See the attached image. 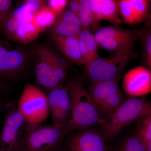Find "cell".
Here are the masks:
<instances>
[{
    "label": "cell",
    "instance_id": "cell-2",
    "mask_svg": "<svg viewBox=\"0 0 151 151\" xmlns=\"http://www.w3.org/2000/svg\"><path fill=\"white\" fill-rule=\"evenodd\" d=\"M151 114V103L139 98L126 100L115 112L103 118L100 125L105 139L119 134L122 130L139 118Z\"/></svg>",
    "mask_w": 151,
    "mask_h": 151
},
{
    "label": "cell",
    "instance_id": "cell-24",
    "mask_svg": "<svg viewBox=\"0 0 151 151\" xmlns=\"http://www.w3.org/2000/svg\"><path fill=\"white\" fill-rule=\"evenodd\" d=\"M116 151H147L145 143L139 134L128 138Z\"/></svg>",
    "mask_w": 151,
    "mask_h": 151
},
{
    "label": "cell",
    "instance_id": "cell-5",
    "mask_svg": "<svg viewBox=\"0 0 151 151\" xmlns=\"http://www.w3.org/2000/svg\"><path fill=\"white\" fill-rule=\"evenodd\" d=\"M17 108L27 124H42L50 113L47 95L29 83L25 85Z\"/></svg>",
    "mask_w": 151,
    "mask_h": 151
},
{
    "label": "cell",
    "instance_id": "cell-12",
    "mask_svg": "<svg viewBox=\"0 0 151 151\" xmlns=\"http://www.w3.org/2000/svg\"><path fill=\"white\" fill-rule=\"evenodd\" d=\"M90 9L98 22L106 21L114 25L122 23L119 3L115 0H89Z\"/></svg>",
    "mask_w": 151,
    "mask_h": 151
},
{
    "label": "cell",
    "instance_id": "cell-32",
    "mask_svg": "<svg viewBox=\"0 0 151 151\" xmlns=\"http://www.w3.org/2000/svg\"><path fill=\"white\" fill-rule=\"evenodd\" d=\"M6 85L4 83H0V113L5 110L9 103H7L6 97Z\"/></svg>",
    "mask_w": 151,
    "mask_h": 151
},
{
    "label": "cell",
    "instance_id": "cell-36",
    "mask_svg": "<svg viewBox=\"0 0 151 151\" xmlns=\"http://www.w3.org/2000/svg\"><path fill=\"white\" fill-rule=\"evenodd\" d=\"M16 151H24V150H22V149L19 148V149H18Z\"/></svg>",
    "mask_w": 151,
    "mask_h": 151
},
{
    "label": "cell",
    "instance_id": "cell-30",
    "mask_svg": "<svg viewBox=\"0 0 151 151\" xmlns=\"http://www.w3.org/2000/svg\"><path fill=\"white\" fill-rule=\"evenodd\" d=\"M68 2V1L66 0H50L49 1L47 6L58 17L64 12Z\"/></svg>",
    "mask_w": 151,
    "mask_h": 151
},
{
    "label": "cell",
    "instance_id": "cell-14",
    "mask_svg": "<svg viewBox=\"0 0 151 151\" xmlns=\"http://www.w3.org/2000/svg\"><path fill=\"white\" fill-rule=\"evenodd\" d=\"M53 40L57 48L66 57L79 65H84L80 52L78 36H54Z\"/></svg>",
    "mask_w": 151,
    "mask_h": 151
},
{
    "label": "cell",
    "instance_id": "cell-33",
    "mask_svg": "<svg viewBox=\"0 0 151 151\" xmlns=\"http://www.w3.org/2000/svg\"><path fill=\"white\" fill-rule=\"evenodd\" d=\"M67 6H68V9L78 17L81 8L80 0L68 1Z\"/></svg>",
    "mask_w": 151,
    "mask_h": 151
},
{
    "label": "cell",
    "instance_id": "cell-23",
    "mask_svg": "<svg viewBox=\"0 0 151 151\" xmlns=\"http://www.w3.org/2000/svg\"><path fill=\"white\" fill-rule=\"evenodd\" d=\"M137 24L145 20L148 14L150 1L129 0Z\"/></svg>",
    "mask_w": 151,
    "mask_h": 151
},
{
    "label": "cell",
    "instance_id": "cell-15",
    "mask_svg": "<svg viewBox=\"0 0 151 151\" xmlns=\"http://www.w3.org/2000/svg\"><path fill=\"white\" fill-rule=\"evenodd\" d=\"M120 90L116 79L92 82L89 92L98 108L104 100Z\"/></svg>",
    "mask_w": 151,
    "mask_h": 151
},
{
    "label": "cell",
    "instance_id": "cell-26",
    "mask_svg": "<svg viewBox=\"0 0 151 151\" xmlns=\"http://www.w3.org/2000/svg\"><path fill=\"white\" fill-rule=\"evenodd\" d=\"M34 14L26 4L20 6L13 10L11 14L19 22H32Z\"/></svg>",
    "mask_w": 151,
    "mask_h": 151
},
{
    "label": "cell",
    "instance_id": "cell-18",
    "mask_svg": "<svg viewBox=\"0 0 151 151\" xmlns=\"http://www.w3.org/2000/svg\"><path fill=\"white\" fill-rule=\"evenodd\" d=\"M32 22H24L19 25L12 40L27 43L36 39L40 33Z\"/></svg>",
    "mask_w": 151,
    "mask_h": 151
},
{
    "label": "cell",
    "instance_id": "cell-20",
    "mask_svg": "<svg viewBox=\"0 0 151 151\" xmlns=\"http://www.w3.org/2000/svg\"><path fill=\"white\" fill-rule=\"evenodd\" d=\"M132 29H127L117 25L101 28L95 32L94 36L98 45L104 41L124 36L129 34Z\"/></svg>",
    "mask_w": 151,
    "mask_h": 151
},
{
    "label": "cell",
    "instance_id": "cell-6",
    "mask_svg": "<svg viewBox=\"0 0 151 151\" xmlns=\"http://www.w3.org/2000/svg\"><path fill=\"white\" fill-rule=\"evenodd\" d=\"M27 59L23 50L0 39V83L4 84L19 77Z\"/></svg>",
    "mask_w": 151,
    "mask_h": 151
},
{
    "label": "cell",
    "instance_id": "cell-11",
    "mask_svg": "<svg viewBox=\"0 0 151 151\" xmlns=\"http://www.w3.org/2000/svg\"><path fill=\"white\" fill-rule=\"evenodd\" d=\"M104 138L93 129L77 131L68 139V151H106Z\"/></svg>",
    "mask_w": 151,
    "mask_h": 151
},
{
    "label": "cell",
    "instance_id": "cell-29",
    "mask_svg": "<svg viewBox=\"0 0 151 151\" xmlns=\"http://www.w3.org/2000/svg\"><path fill=\"white\" fill-rule=\"evenodd\" d=\"M12 1L11 0H0V30L12 13Z\"/></svg>",
    "mask_w": 151,
    "mask_h": 151
},
{
    "label": "cell",
    "instance_id": "cell-34",
    "mask_svg": "<svg viewBox=\"0 0 151 151\" xmlns=\"http://www.w3.org/2000/svg\"><path fill=\"white\" fill-rule=\"evenodd\" d=\"M150 9H149V13L145 19L146 26L147 27V30L151 29V1H150Z\"/></svg>",
    "mask_w": 151,
    "mask_h": 151
},
{
    "label": "cell",
    "instance_id": "cell-25",
    "mask_svg": "<svg viewBox=\"0 0 151 151\" xmlns=\"http://www.w3.org/2000/svg\"><path fill=\"white\" fill-rule=\"evenodd\" d=\"M118 3L119 14L121 15L122 20L127 24H137L129 0H120L118 1Z\"/></svg>",
    "mask_w": 151,
    "mask_h": 151
},
{
    "label": "cell",
    "instance_id": "cell-37",
    "mask_svg": "<svg viewBox=\"0 0 151 151\" xmlns=\"http://www.w3.org/2000/svg\"><path fill=\"white\" fill-rule=\"evenodd\" d=\"M58 149L57 150H55V151H58Z\"/></svg>",
    "mask_w": 151,
    "mask_h": 151
},
{
    "label": "cell",
    "instance_id": "cell-17",
    "mask_svg": "<svg viewBox=\"0 0 151 151\" xmlns=\"http://www.w3.org/2000/svg\"><path fill=\"white\" fill-rule=\"evenodd\" d=\"M80 8L78 19L82 29L88 30L92 32L99 29L100 22H98L89 6V0H80Z\"/></svg>",
    "mask_w": 151,
    "mask_h": 151
},
{
    "label": "cell",
    "instance_id": "cell-8",
    "mask_svg": "<svg viewBox=\"0 0 151 151\" xmlns=\"http://www.w3.org/2000/svg\"><path fill=\"white\" fill-rule=\"evenodd\" d=\"M47 97L53 125L65 128L70 112V96L67 88L61 84L49 91Z\"/></svg>",
    "mask_w": 151,
    "mask_h": 151
},
{
    "label": "cell",
    "instance_id": "cell-9",
    "mask_svg": "<svg viewBox=\"0 0 151 151\" xmlns=\"http://www.w3.org/2000/svg\"><path fill=\"white\" fill-rule=\"evenodd\" d=\"M123 86L125 92L132 97H140L150 93L151 71L145 66L132 68L124 76Z\"/></svg>",
    "mask_w": 151,
    "mask_h": 151
},
{
    "label": "cell",
    "instance_id": "cell-13",
    "mask_svg": "<svg viewBox=\"0 0 151 151\" xmlns=\"http://www.w3.org/2000/svg\"><path fill=\"white\" fill-rule=\"evenodd\" d=\"M52 27L54 36H76L82 29L78 17L68 9L58 17Z\"/></svg>",
    "mask_w": 151,
    "mask_h": 151
},
{
    "label": "cell",
    "instance_id": "cell-10",
    "mask_svg": "<svg viewBox=\"0 0 151 151\" xmlns=\"http://www.w3.org/2000/svg\"><path fill=\"white\" fill-rule=\"evenodd\" d=\"M51 51L45 47L36 50V64L35 73L38 84L50 91L61 85L55 73L51 58Z\"/></svg>",
    "mask_w": 151,
    "mask_h": 151
},
{
    "label": "cell",
    "instance_id": "cell-31",
    "mask_svg": "<svg viewBox=\"0 0 151 151\" xmlns=\"http://www.w3.org/2000/svg\"><path fill=\"white\" fill-rule=\"evenodd\" d=\"M45 1L41 0H27L24 4L29 7L34 13H35L45 5Z\"/></svg>",
    "mask_w": 151,
    "mask_h": 151
},
{
    "label": "cell",
    "instance_id": "cell-1",
    "mask_svg": "<svg viewBox=\"0 0 151 151\" xmlns=\"http://www.w3.org/2000/svg\"><path fill=\"white\" fill-rule=\"evenodd\" d=\"M66 87L70 100V117L64 128L66 134L88 129L100 124L103 118L84 82L81 79L74 78L68 81Z\"/></svg>",
    "mask_w": 151,
    "mask_h": 151
},
{
    "label": "cell",
    "instance_id": "cell-22",
    "mask_svg": "<svg viewBox=\"0 0 151 151\" xmlns=\"http://www.w3.org/2000/svg\"><path fill=\"white\" fill-rule=\"evenodd\" d=\"M78 37L84 42L88 50L91 63L100 57L98 53V46L99 45L95 39L94 35L92 34L91 32L88 30L82 29L78 33Z\"/></svg>",
    "mask_w": 151,
    "mask_h": 151
},
{
    "label": "cell",
    "instance_id": "cell-3",
    "mask_svg": "<svg viewBox=\"0 0 151 151\" xmlns=\"http://www.w3.org/2000/svg\"><path fill=\"white\" fill-rule=\"evenodd\" d=\"M67 135L65 129L53 124H26L19 148L25 151H55Z\"/></svg>",
    "mask_w": 151,
    "mask_h": 151
},
{
    "label": "cell",
    "instance_id": "cell-19",
    "mask_svg": "<svg viewBox=\"0 0 151 151\" xmlns=\"http://www.w3.org/2000/svg\"><path fill=\"white\" fill-rule=\"evenodd\" d=\"M57 16L47 6H44L39 11L35 13L32 23L35 26L40 32L43 31L54 24Z\"/></svg>",
    "mask_w": 151,
    "mask_h": 151
},
{
    "label": "cell",
    "instance_id": "cell-27",
    "mask_svg": "<svg viewBox=\"0 0 151 151\" xmlns=\"http://www.w3.org/2000/svg\"><path fill=\"white\" fill-rule=\"evenodd\" d=\"M142 118L139 134L145 143H147L151 142V114Z\"/></svg>",
    "mask_w": 151,
    "mask_h": 151
},
{
    "label": "cell",
    "instance_id": "cell-21",
    "mask_svg": "<svg viewBox=\"0 0 151 151\" xmlns=\"http://www.w3.org/2000/svg\"><path fill=\"white\" fill-rule=\"evenodd\" d=\"M125 101L124 95L120 90L108 97L100 104L98 108L100 114L102 113L107 116H109L118 110Z\"/></svg>",
    "mask_w": 151,
    "mask_h": 151
},
{
    "label": "cell",
    "instance_id": "cell-7",
    "mask_svg": "<svg viewBox=\"0 0 151 151\" xmlns=\"http://www.w3.org/2000/svg\"><path fill=\"white\" fill-rule=\"evenodd\" d=\"M0 133V151H16L19 148L26 124L17 108L9 103Z\"/></svg>",
    "mask_w": 151,
    "mask_h": 151
},
{
    "label": "cell",
    "instance_id": "cell-16",
    "mask_svg": "<svg viewBox=\"0 0 151 151\" xmlns=\"http://www.w3.org/2000/svg\"><path fill=\"white\" fill-rule=\"evenodd\" d=\"M143 33L142 29H132L127 35L104 41L99 45L109 51H119L134 43L137 39Z\"/></svg>",
    "mask_w": 151,
    "mask_h": 151
},
{
    "label": "cell",
    "instance_id": "cell-28",
    "mask_svg": "<svg viewBox=\"0 0 151 151\" xmlns=\"http://www.w3.org/2000/svg\"><path fill=\"white\" fill-rule=\"evenodd\" d=\"M144 37V60L146 68L151 71V29L147 30Z\"/></svg>",
    "mask_w": 151,
    "mask_h": 151
},
{
    "label": "cell",
    "instance_id": "cell-4",
    "mask_svg": "<svg viewBox=\"0 0 151 151\" xmlns=\"http://www.w3.org/2000/svg\"><path fill=\"white\" fill-rule=\"evenodd\" d=\"M137 56L134 43L106 57L95 60L86 68L92 82L118 79L127 64Z\"/></svg>",
    "mask_w": 151,
    "mask_h": 151
},
{
    "label": "cell",
    "instance_id": "cell-35",
    "mask_svg": "<svg viewBox=\"0 0 151 151\" xmlns=\"http://www.w3.org/2000/svg\"><path fill=\"white\" fill-rule=\"evenodd\" d=\"M145 144L147 151H151V142L147 143H145Z\"/></svg>",
    "mask_w": 151,
    "mask_h": 151
}]
</instances>
